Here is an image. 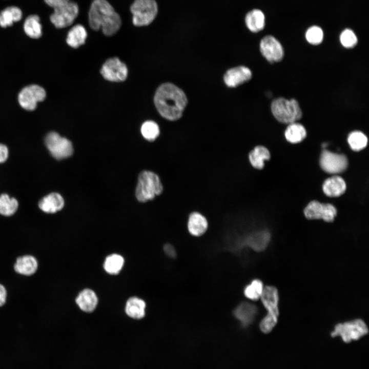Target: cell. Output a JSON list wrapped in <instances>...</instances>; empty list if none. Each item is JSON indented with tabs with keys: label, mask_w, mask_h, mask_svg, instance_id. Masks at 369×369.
Instances as JSON below:
<instances>
[{
	"label": "cell",
	"mask_w": 369,
	"mask_h": 369,
	"mask_svg": "<svg viewBox=\"0 0 369 369\" xmlns=\"http://www.w3.org/2000/svg\"><path fill=\"white\" fill-rule=\"evenodd\" d=\"M154 103L162 117L170 121H175L182 116L188 99L180 88L173 84L166 83L157 89Z\"/></svg>",
	"instance_id": "cell-1"
},
{
	"label": "cell",
	"mask_w": 369,
	"mask_h": 369,
	"mask_svg": "<svg viewBox=\"0 0 369 369\" xmlns=\"http://www.w3.org/2000/svg\"><path fill=\"white\" fill-rule=\"evenodd\" d=\"M89 23L94 30L101 29L107 36L115 34L121 20L119 14L106 0H94L89 12Z\"/></svg>",
	"instance_id": "cell-2"
},
{
	"label": "cell",
	"mask_w": 369,
	"mask_h": 369,
	"mask_svg": "<svg viewBox=\"0 0 369 369\" xmlns=\"http://www.w3.org/2000/svg\"><path fill=\"white\" fill-rule=\"evenodd\" d=\"M267 313L260 321L259 329L264 334L271 333L278 323L279 315V294L276 287L266 286L260 299Z\"/></svg>",
	"instance_id": "cell-3"
},
{
	"label": "cell",
	"mask_w": 369,
	"mask_h": 369,
	"mask_svg": "<svg viewBox=\"0 0 369 369\" xmlns=\"http://www.w3.org/2000/svg\"><path fill=\"white\" fill-rule=\"evenodd\" d=\"M163 191V186L158 174L150 171H144L139 174L135 191L139 201L152 200L161 195Z\"/></svg>",
	"instance_id": "cell-4"
},
{
	"label": "cell",
	"mask_w": 369,
	"mask_h": 369,
	"mask_svg": "<svg viewBox=\"0 0 369 369\" xmlns=\"http://www.w3.org/2000/svg\"><path fill=\"white\" fill-rule=\"evenodd\" d=\"M271 110L272 115L278 122L288 125L297 122L303 115L300 105L295 98H276L272 101Z\"/></svg>",
	"instance_id": "cell-5"
},
{
	"label": "cell",
	"mask_w": 369,
	"mask_h": 369,
	"mask_svg": "<svg viewBox=\"0 0 369 369\" xmlns=\"http://www.w3.org/2000/svg\"><path fill=\"white\" fill-rule=\"evenodd\" d=\"M368 333L366 323L359 318L337 323L330 335L333 338L338 337L343 343L348 344L359 340Z\"/></svg>",
	"instance_id": "cell-6"
},
{
	"label": "cell",
	"mask_w": 369,
	"mask_h": 369,
	"mask_svg": "<svg viewBox=\"0 0 369 369\" xmlns=\"http://www.w3.org/2000/svg\"><path fill=\"white\" fill-rule=\"evenodd\" d=\"M130 10L133 24L141 27L149 25L154 20L158 12V6L155 0H135Z\"/></svg>",
	"instance_id": "cell-7"
},
{
	"label": "cell",
	"mask_w": 369,
	"mask_h": 369,
	"mask_svg": "<svg viewBox=\"0 0 369 369\" xmlns=\"http://www.w3.org/2000/svg\"><path fill=\"white\" fill-rule=\"evenodd\" d=\"M45 142L52 156L56 159L68 158L73 154L71 142L56 132L49 133L45 137Z\"/></svg>",
	"instance_id": "cell-8"
},
{
	"label": "cell",
	"mask_w": 369,
	"mask_h": 369,
	"mask_svg": "<svg viewBox=\"0 0 369 369\" xmlns=\"http://www.w3.org/2000/svg\"><path fill=\"white\" fill-rule=\"evenodd\" d=\"M78 5L69 1L54 8V13L50 15L52 23L57 28H63L71 25L78 14Z\"/></svg>",
	"instance_id": "cell-9"
},
{
	"label": "cell",
	"mask_w": 369,
	"mask_h": 369,
	"mask_svg": "<svg viewBox=\"0 0 369 369\" xmlns=\"http://www.w3.org/2000/svg\"><path fill=\"white\" fill-rule=\"evenodd\" d=\"M259 49L262 55L271 64L278 63L284 57L283 46L274 36H264L260 42Z\"/></svg>",
	"instance_id": "cell-10"
},
{
	"label": "cell",
	"mask_w": 369,
	"mask_h": 369,
	"mask_svg": "<svg viewBox=\"0 0 369 369\" xmlns=\"http://www.w3.org/2000/svg\"><path fill=\"white\" fill-rule=\"evenodd\" d=\"M46 93L45 89L37 85H31L24 88L18 95L20 106L28 111L34 110L38 102L45 99Z\"/></svg>",
	"instance_id": "cell-11"
},
{
	"label": "cell",
	"mask_w": 369,
	"mask_h": 369,
	"mask_svg": "<svg viewBox=\"0 0 369 369\" xmlns=\"http://www.w3.org/2000/svg\"><path fill=\"white\" fill-rule=\"evenodd\" d=\"M320 165L325 172L330 174H337L342 172L346 169L348 161L343 154L324 150L320 156Z\"/></svg>",
	"instance_id": "cell-12"
},
{
	"label": "cell",
	"mask_w": 369,
	"mask_h": 369,
	"mask_svg": "<svg viewBox=\"0 0 369 369\" xmlns=\"http://www.w3.org/2000/svg\"><path fill=\"white\" fill-rule=\"evenodd\" d=\"M100 73L108 81L120 82L127 78L128 68L119 58L113 57L107 59L102 65Z\"/></svg>",
	"instance_id": "cell-13"
},
{
	"label": "cell",
	"mask_w": 369,
	"mask_h": 369,
	"mask_svg": "<svg viewBox=\"0 0 369 369\" xmlns=\"http://www.w3.org/2000/svg\"><path fill=\"white\" fill-rule=\"evenodd\" d=\"M304 213L309 219H322L326 222H332L337 214V210L331 204L321 203L314 200L307 205Z\"/></svg>",
	"instance_id": "cell-14"
},
{
	"label": "cell",
	"mask_w": 369,
	"mask_h": 369,
	"mask_svg": "<svg viewBox=\"0 0 369 369\" xmlns=\"http://www.w3.org/2000/svg\"><path fill=\"white\" fill-rule=\"evenodd\" d=\"M271 235L266 230L253 231L244 234L241 246L248 247L256 252H262L268 247Z\"/></svg>",
	"instance_id": "cell-15"
},
{
	"label": "cell",
	"mask_w": 369,
	"mask_h": 369,
	"mask_svg": "<svg viewBox=\"0 0 369 369\" xmlns=\"http://www.w3.org/2000/svg\"><path fill=\"white\" fill-rule=\"evenodd\" d=\"M252 76L249 68L240 66L229 69L223 76V80L228 87L234 88L250 80Z\"/></svg>",
	"instance_id": "cell-16"
},
{
	"label": "cell",
	"mask_w": 369,
	"mask_h": 369,
	"mask_svg": "<svg viewBox=\"0 0 369 369\" xmlns=\"http://www.w3.org/2000/svg\"><path fill=\"white\" fill-rule=\"evenodd\" d=\"M209 223L206 217L198 212L191 213L188 217L187 228L188 233L195 238L203 236L207 232Z\"/></svg>",
	"instance_id": "cell-17"
},
{
	"label": "cell",
	"mask_w": 369,
	"mask_h": 369,
	"mask_svg": "<svg viewBox=\"0 0 369 369\" xmlns=\"http://www.w3.org/2000/svg\"><path fill=\"white\" fill-rule=\"evenodd\" d=\"M258 313L257 307L253 303L242 302L234 310L233 315L242 327L250 325L255 320Z\"/></svg>",
	"instance_id": "cell-18"
},
{
	"label": "cell",
	"mask_w": 369,
	"mask_h": 369,
	"mask_svg": "<svg viewBox=\"0 0 369 369\" xmlns=\"http://www.w3.org/2000/svg\"><path fill=\"white\" fill-rule=\"evenodd\" d=\"M270 151L265 147L257 145L249 152L248 160L252 168L260 170L264 168L265 161L270 159Z\"/></svg>",
	"instance_id": "cell-19"
},
{
	"label": "cell",
	"mask_w": 369,
	"mask_h": 369,
	"mask_svg": "<svg viewBox=\"0 0 369 369\" xmlns=\"http://www.w3.org/2000/svg\"><path fill=\"white\" fill-rule=\"evenodd\" d=\"M64 206L63 197L57 193H52L44 197L38 202V207L47 213H54L61 210Z\"/></svg>",
	"instance_id": "cell-20"
},
{
	"label": "cell",
	"mask_w": 369,
	"mask_h": 369,
	"mask_svg": "<svg viewBox=\"0 0 369 369\" xmlns=\"http://www.w3.org/2000/svg\"><path fill=\"white\" fill-rule=\"evenodd\" d=\"M322 189L324 194L327 196L338 197L344 193L346 184L342 178L338 176H334L324 181Z\"/></svg>",
	"instance_id": "cell-21"
},
{
	"label": "cell",
	"mask_w": 369,
	"mask_h": 369,
	"mask_svg": "<svg viewBox=\"0 0 369 369\" xmlns=\"http://www.w3.org/2000/svg\"><path fill=\"white\" fill-rule=\"evenodd\" d=\"M79 308L85 312H92L96 307L98 299L95 292L91 289L81 291L75 299Z\"/></svg>",
	"instance_id": "cell-22"
},
{
	"label": "cell",
	"mask_w": 369,
	"mask_h": 369,
	"mask_svg": "<svg viewBox=\"0 0 369 369\" xmlns=\"http://www.w3.org/2000/svg\"><path fill=\"white\" fill-rule=\"evenodd\" d=\"M244 20L248 29L253 33L262 30L265 25V15L263 12L258 9H254L248 12L245 16Z\"/></svg>",
	"instance_id": "cell-23"
},
{
	"label": "cell",
	"mask_w": 369,
	"mask_h": 369,
	"mask_svg": "<svg viewBox=\"0 0 369 369\" xmlns=\"http://www.w3.org/2000/svg\"><path fill=\"white\" fill-rule=\"evenodd\" d=\"M37 267V260L31 255H24L17 258L14 265L16 273L26 276L33 275L36 271Z\"/></svg>",
	"instance_id": "cell-24"
},
{
	"label": "cell",
	"mask_w": 369,
	"mask_h": 369,
	"mask_svg": "<svg viewBox=\"0 0 369 369\" xmlns=\"http://www.w3.org/2000/svg\"><path fill=\"white\" fill-rule=\"evenodd\" d=\"M146 303L141 299L132 297L127 301L125 312L128 316L136 319L143 318L145 315Z\"/></svg>",
	"instance_id": "cell-25"
},
{
	"label": "cell",
	"mask_w": 369,
	"mask_h": 369,
	"mask_svg": "<svg viewBox=\"0 0 369 369\" xmlns=\"http://www.w3.org/2000/svg\"><path fill=\"white\" fill-rule=\"evenodd\" d=\"M284 136L290 143L297 144L305 138L306 131L302 124L297 121L288 124L284 132Z\"/></svg>",
	"instance_id": "cell-26"
},
{
	"label": "cell",
	"mask_w": 369,
	"mask_h": 369,
	"mask_svg": "<svg viewBox=\"0 0 369 369\" xmlns=\"http://www.w3.org/2000/svg\"><path fill=\"white\" fill-rule=\"evenodd\" d=\"M87 33L85 27L80 24L74 26L68 32L66 39L69 46L77 48L83 45L86 41Z\"/></svg>",
	"instance_id": "cell-27"
},
{
	"label": "cell",
	"mask_w": 369,
	"mask_h": 369,
	"mask_svg": "<svg viewBox=\"0 0 369 369\" xmlns=\"http://www.w3.org/2000/svg\"><path fill=\"white\" fill-rule=\"evenodd\" d=\"M22 17L21 10L16 7H9L0 13V26L3 28L12 25L14 22H18Z\"/></svg>",
	"instance_id": "cell-28"
},
{
	"label": "cell",
	"mask_w": 369,
	"mask_h": 369,
	"mask_svg": "<svg viewBox=\"0 0 369 369\" xmlns=\"http://www.w3.org/2000/svg\"><path fill=\"white\" fill-rule=\"evenodd\" d=\"M39 20V17L36 15H30L26 19L24 29L30 37L38 38L42 36V25Z\"/></svg>",
	"instance_id": "cell-29"
},
{
	"label": "cell",
	"mask_w": 369,
	"mask_h": 369,
	"mask_svg": "<svg viewBox=\"0 0 369 369\" xmlns=\"http://www.w3.org/2000/svg\"><path fill=\"white\" fill-rule=\"evenodd\" d=\"M124 263V258L120 255L113 254L108 256L104 263V268L109 274H117L121 270Z\"/></svg>",
	"instance_id": "cell-30"
},
{
	"label": "cell",
	"mask_w": 369,
	"mask_h": 369,
	"mask_svg": "<svg viewBox=\"0 0 369 369\" xmlns=\"http://www.w3.org/2000/svg\"><path fill=\"white\" fill-rule=\"evenodd\" d=\"M264 288L263 284L260 279H254L244 288V295L249 300L257 301L260 299Z\"/></svg>",
	"instance_id": "cell-31"
},
{
	"label": "cell",
	"mask_w": 369,
	"mask_h": 369,
	"mask_svg": "<svg viewBox=\"0 0 369 369\" xmlns=\"http://www.w3.org/2000/svg\"><path fill=\"white\" fill-rule=\"evenodd\" d=\"M18 206L17 200L10 198L8 195L3 194L0 196V214L9 216L14 214Z\"/></svg>",
	"instance_id": "cell-32"
},
{
	"label": "cell",
	"mask_w": 369,
	"mask_h": 369,
	"mask_svg": "<svg viewBox=\"0 0 369 369\" xmlns=\"http://www.w3.org/2000/svg\"><path fill=\"white\" fill-rule=\"evenodd\" d=\"M347 141L353 150L359 151L366 147L367 144V138L362 132L354 131L349 134Z\"/></svg>",
	"instance_id": "cell-33"
},
{
	"label": "cell",
	"mask_w": 369,
	"mask_h": 369,
	"mask_svg": "<svg viewBox=\"0 0 369 369\" xmlns=\"http://www.w3.org/2000/svg\"><path fill=\"white\" fill-rule=\"evenodd\" d=\"M141 133L146 140L153 141L159 136L160 129L156 122L152 120H148L142 125Z\"/></svg>",
	"instance_id": "cell-34"
},
{
	"label": "cell",
	"mask_w": 369,
	"mask_h": 369,
	"mask_svg": "<svg viewBox=\"0 0 369 369\" xmlns=\"http://www.w3.org/2000/svg\"><path fill=\"white\" fill-rule=\"evenodd\" d=\"M306 41L311 45H320L323 40L324 33L319 26L314 25L309 27L305 33Z\"/></svg>",
	"instance_id": "cell-35"
},
{
	"label": "cell",
	"mask_w": 369,
	"mask_h": 369,
	"mask_svg": "<svg viewBox=\"0 0 369 369\" xmlns=\"http://www.w3.org/2000/svg\"><path fill=\"white\" fill-rule=\"evenodd\" d=\"M339 40L341 45L346 49L354 48L358 43L356 34L350 28H346L341 32Z\"/></svg>",
	"instance_id": "cell-36"
},
{
	"label": "cell",
	"mask_w": 369,
	"mask_h": 369,
	"mask_svg": "<svg viewBox=\"0 0 369 369\" xmlns=\"http://www.w3.org/2000/svg\"><path fill=\"white\" fill-rule=\"evenodd\" d=\"M163 251L165 254L171 258H174L176 256V252L175 248L169 243H167L164 245Z\"/></svg>",
	"instance_id": "cell-37"
},
{
	"label": "cell",
	"mask_w": 369,
	"mask_h": 369,
	"mask_svg": "<svg viewBox=\"0 0 369 369\" xmlns=\"http://www.w3.org/2000/svg\"><path fill=\"white\" fill-rule=\"evenodd\" d=\"M8 157V149L7 146L0 144V163L4 162Z\"/></svg>",
	"instance_id": "cell-38"
},
{
	"label": "cell",
	"mask_w": 369,
	"mask_h": 369,
	"mask_svg": "<svg viewBox=\"0 0 369 369\" xmlns=\"http://www.w3.org/2000/svg\"><path fill=\"white\" fill-rule=\"evenodd\" d=\"M45 2L53 9L70 0H44Z\"/></svg>",
	"instance_id": "cell-39"
},
{
	"label": "cell",
	"mask_w": 369,
	"mask_h": 369,
	"mask_svg": "<svg viewBox=\"0 0 369 369\" xmlns=\"http://www.w3.org/2000/svg\"><path fill=\"white\" fill-rule=\"evenodd\" d=\"M7 297V291L2 284H0V307L3 306L6 302Z\"/></svg>",
	"instance_id": "cell-40"
}]
</instances>
